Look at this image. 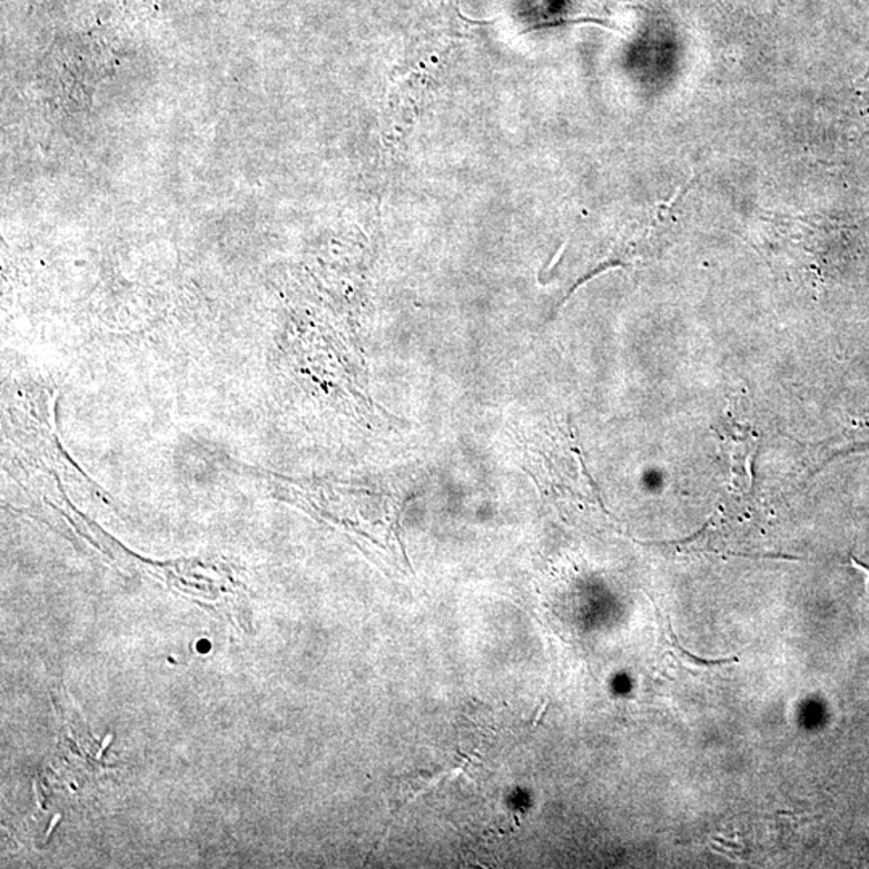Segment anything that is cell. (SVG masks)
Returning <instances> with one entry per match:
<instances>
[{"mask_svg":"<svg viewBox=\"0 0 869 869\" xmlns=\"http://www.w3.org/2000/svg\"><path fill=\"white\" fill-rule=\"evenodd\" d=\"M715 840H717V842L723 843V846L730 847V849H738V850L742 849V847L738 846V843L727 842V840H723V839H720V838H715Z\"/></svg>","mask_w":869,"mask_h":869,"instance_id":"3","label":"cell"},{"mask_svg":"<svg viewBox=\"0 0 869 869\" xmlns=\"http://www.w3.org/2000/svg\"><path fill=\"white\" fill-rule=\"evenodd\" d=\"M457 13H460V17L463 18V20H465V21H467V23H472V24H490V23H495V21L497 20V18H492V20L478 21V20H472V18L465 17L464 13L461 12V10Z\"/></svg>","mask_w":869,"mask_h":869,"instance_id":"2","label":"cell"},{"mask_svg":"<svg viewBox=\"0 0 869 869\" xmlns=\"http://www.w3.org/2000/svg\"><path fill=\"white\" fill-rule=\"evenodd\" d=\"M666 629H669L670 638H672L673 644L677 645L678 651L681 652V654L688 655V659L692 660L694 663H699V665H705V666H712V665H724V663H733L738 662V658H730V659H717V660H707L698 658V655L690 654V652L687 651V649L681 648V644L678 643L677 636H674L672 625H670V620H666Z\"/></svg>","mask_w":869,"mask_h":869,"instance_id":"1","label":"cell"}]
</instances>
